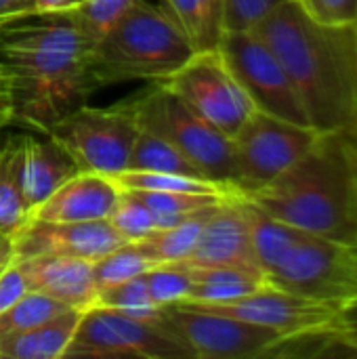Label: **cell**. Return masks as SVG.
Returning a JSON list of instances; mask_svg holds the SVG:
<instances>
[{
  "mask_svg": "<svg viewBox=\"0 0 357 359\" xmlns=\"http://www.w3.org/2000/svg\"><path fill=\"white\" fill-rule=\"evenodd\" d=\"M196 50L219 48L225 34L223 0H160Z\"/></svg>",
  "mask_w": 357,
  "mask_h": 359,
  "instance_id": "obj_21",
  "label": "cell"
},
{
  "mask_svg": "<svg viewBox=\"0 0 357 359\" xmlns=\"http://www.w3.org/2000/svg\"><path fill=\"white\" fill-rule=\"evenodd\" d=\"M128 103L141 126L158 133L175 145L206 179L236 189L234 141L225 133L196 116L158 82H154L143 95L128 99Z\"/></svg>",
  "mask_w": 357,
  "mask_h": 359,
  "instance_id": "obj_5",
  "label": "cell"
},
{
  "mask_svg": "<svg viewBox=\"0 0 357 359\" xmlns=\"http://www.w3.org/2000/svg\"><path fill=\"white\" fill-rule=\"evenodd\" d=\"M36 15L34 0H0V29Z\"/></svg>",
  "mask_w": 357,
  "mask_h": 359,
  "instance_id": "obj_35",
  "label": "cell"
},
{
  "mask_svg": "<svg viewBox=\"0 0 357 359\" xmlns=\"http://www.w3.org/2000/svg\"><path fill=\"white\" fill-rule=\"evenodd\" d=\"M15 76L11 72V67L0 61V105H8L15 109Z\"/></svg>",
  "mask_w": 357,
  "mask_h": 359,
  "instance_id": "obj_37",
  "label": "cell"
},
{
  "mask_svg": "<svg viewBox=\"0 0 357 359\" xmlns=\"http://www.w3.org/2000/svg\"><path fill=\"white\" fill-rule=\"evenodd\" d=\"M86 0H34L38 15H65L76 11Z\"/></svg>",
  "mask_w": 357,
  "mask_h": 359,
  "instance_id": "obj_36",
  "label": "cell"
},
{
  "mask_svg": "<svg viewBox=\"0 0 357 359\" xmlns=\"http://www.w3.org/2000/svg\"><path fill=\"white\" fill-rule=\"evenodd\" d=\"M145 284L151 299L166 307L189 299L194 278L189 265L185 263H158L145 271Z\"/></svg>",
  "mask_w": 357,
  "mask_h": 359,
  "instance_id": "obj_29",
  "label": "cell"
},
{
  "mask_svg": "<svg viewBox=\"0 0 357 359\" xmlns=\"http://www.w3.org/2000/svg\"><path fill=\"white\" fill-rule=\"evenodd\" d=\"M339 326H341L343 334L347 337V341L357 349V305H349V307L341 309Z\"/></svg>",
  "mask_w": 357,
  "mask_h": 359,
  "instance_id": "obj_38",
  "label": "cell"
},
{
  "mask_svg": "<svg viewBox=\"0 0 357 359\" xmlns=\"http://www.w3.org/2000/svg\"><path fill=\"white\" fill-rule=\"evenodd\" d=\"M320 130L255 109L234 141L236 189L246 196L297 164L316 143Z\"/></svg>",
  "mask_w": 357,
  "mask_h": 359,
  "instance_id": "obj_9",
  "label": "cell"
},
{
  "mask_svg": "<svg viewBox=\"0 0 357 359\" xmlns=\"http://www.w3.org/2000/svg\"><path fill=\"white\" fill-rule=\"evenodd\" d=\"M32 212L21 187V135L0 141V233L15 236Z\"/></svg>",
  "mask_w": 357,
  "mask_h": 359,
  "instance_id": "obj_20",
  "label": "cell"
},
{
  "mask_svg": "<svg viewBox=\"0 0 357 359\" xmlns=\"http://www.w3.org/2000/svg\"><path fill=\"white\" fill-rule=\"evenodd\" d=\"M244 198L290 227L357 246V128L320 133L297 164Z\"/></svg>",
  "mask_w": 357,
  "mask_h": 359,
  "instance_id": "obj_3",
  "label": "cell"
},
{
  "mask_svg": "<svg viewBox=\"0 0 357 359\" xmlns=\"http://www.w3.org/2000/svg\"><path fill=\"white\" fill-rule=\"evenodd\" d=\"M126 240L109 225V221L84 223H50L29 217V221L13 236L15 259L36 257H76L97 261Z\"/></svg>",
  "mask_w": 357,
  "mask_h": 359,
  "instance_id": "obj_13",
  "label": "cell"
},
{
  "mask_svg": "<svg viewBox=\"0 0 357 359\" xmlns=\"http://www.w3.org/2000/svg\"><path fill=\"white\" fill-rule=\"evenodd\" d=\"M133 2L135 0H86L76 11L65 15L76 21V25L95 46L107 34V29L130 8Z\"/></svg>",
  "mask_w": 357,
  "mask_h": 359,
  "instance_id": "obj_30",
  "label": "cell"
},
{
  "mask_svg": "<svg viewBox=\"0 0 357 359\" xmlns=\"http://www.w3.org/2000/svg\"><path fill=\"white\" fill-rule=\"evenodd\" d=\"M158 84L229 139L257 109L219 48L196 50L173 76Z\"/></svg>",
  "mask_w": 357,
  "mask_h": 359,
  "instance_id": "obj_7",
  "label": "cell"
},
{
  "mask_svg": "<svg viewBox=\"0 0 357 359\" xmlns=\"http://www.w3.org/2000/svg\"><path fill=\"white\" fill-rule=\"evenodd\" d=\"M139 120L128 101L114 107H80L48 124L44 135L61 145L84 172L114 177L128 166Z\"/></svg>",
  "mask_w": 357,
  "mask_h": 359,
  "instance_id": "obj_6",
  "label": "cell"
},
{
  "mask_svg": "<svg viewBox=\"0 0 357 359\" xmlns=\"http://www.w3.org/2000/svg\"><path fill=\"white\" fill-rule=\"evenodd\" d=\"M15 118V109L8 105H0V128H4L6 124H13Z\"/></svg>",
  "mask_w": 357,
  "mask_h": 359,
  "instance_id": "obj_40",
  "label": "cell"
},
{
  "mask_svg": "<svg viewBox=\"0 0 357 359\" xmlns=\"http://www.w3.org/2000/svg\"><path fill=\"white\" fill-rule=\"evenodd\" d=\"M252 29L284 65L316 130L357 128V34L353 23H320L297 0H286Z\"/></svg>",
  "mask_w": 357,
  "mask_h": 359,
  "instance_id": "obj_1",
  "label": "cell"
},
{
  "mask_svg": "<svg viewBox=\"0 0 357 359\" xmlns=\"http://www.w3.org/2000/svg\"><path fill=\"white\" fill-rule=\"evenodd\" d=\"M19 261L29 290L48 294L78 311L97 305L99 288L93 276V261L76 257H36Z\"/></svg>",
  "mask_w": 357,
  "mask_h": 359,
  "instance_id": "obj_16",
  "label": "cell"
},
{
  "mask_svg": "<svg viewBox=\"0 0 357 359\" xmlns=\"http://www.w3.org/2000/svg\"><path fill=\"white\" fill-rule=\"evenodd\" d=\"M189 267H242L263 271L250 231V217L244 196L225 198L206 219L198 244L189 259Z\"/></svg>",
  "mask_w": 357,
  "mask_h": 359,
  "instance_id": "obj_14",
  "label": "cell"
},
{
  "mask_svg": "<svg viewBox=\"0 0 357 359\" xmlns=\"http://www.w3.org/2000/svg\"><path fill=\"white\" fill-rule=\"evenodd\" d=\"M120 194L122 189L112 177L80 170L57 187L32 217L50 223L107 221Z\"/></svg>",
  "mask_w": 357,
  "mask_h": 359,
  "instance_id": "obj_15",
  "label": "cell"
},
{
  "mask_svg": "<svg viewBox=\"0 0 357 359\" xmlns=\"http://www.w3.org/2000/svg\"><path fill=\"white\" fill-rule=\"evenodd\" d=\"M353 25H356V34H357V19H356V23H353Z\"/></svg>",
  "mask_w": 357,
  "mask_h": 359,
  "instance_id": "obj_41",
  "label": "cell"
},
{
  "mask_svg": "<svg viewBox=\"0 0 357 359\" xmlns=\"http://www.w3.org/2000/svg\"><path fill=\"white\" fill-rule=\"evenodd\" d=\"M27 290H29V286H27L23 265L19 259H13L0 271V313L6 311L11 305H15Z\"/></svg>",
  "mask_w": 357,
  "mask_h": 359,
  "instance_id": "obj_34",
  "label": "cell"
},
{
  "mask_svg": "<svg viewBox=\"0 0 357 359\" xmlns=\"http://www.w3.org/2000/svg\"><path fill=\"white\" fill-rule=\"evenodd\" d=\"M0 130H2V128H0Z\"/></svg>",
  "mask_w": 357,
  "mask_h": 359,
  "instance_id": "obj_42",
  "label": "cell"
},
{
  "mask_svg": "<svg viewBox=\"0 0 357 359\" xmlns=\"http://www.w3.org/2000/svg\"><path fill=\"white\" fill-rule=\"evenodd\" d=\"M78 358L194 359L160 322L137 320L101 305L80 316L78 328L63 355V359Z\"/></svg>",
  "mask_w": 357,
  "mask_h": 359,
  "instance_id": "obj_8",
  "label": "cell"
},
{
  "mask_svg": "<svg viewBox=\"0 0 357 359\" xmlns=\"http://www.w3.org/2000/svg\"><path fill=\"white\" fill-rule=\"evenodd\" d=\"M194 278V288L183 303H227L246 297L255 290L269 286L263 271L242 269V267H189Z\"/></svg>",
  "mask_w": 357,
  "mask_h": 359,
  "instance_id": "obj_19",
  "label": "cell"
},
{
  "mask_svg": "<svg viewBox=\"0 0 357 359\" xmlns=\"http://www.w3.org/2000/svg\"><path fill=\"white\" fill-rule=\"evenodd\" d=\"M196 48L162 4L135 0L93 46L90 69L97 86L122 82H162Z\"/></svg>",
  "mask_w": 357,
  "mask_h": 359,
  "instance_id": "obj_4",
  "label": "cell"
},
{
  "mask_svg": "<svg viewBox=\"0 0 357 359\" xmlns=\"http://www.w3.org/2000/svg\"><path fill=\"white\" fill-rule=\"evenodd\" d=\"M149 267H154V261L145 255V250L137 242H124L93 263V276L97 288L103 290L143 276Z\"/></svg>",
  "mask_w": 357,
  "mask_h": 359,
  "instance_id": "obj_27",
  "label": "cell"
},
{
  "mask_svg": "<svg viewBox=\"0 0 357 359\" xmlns=\"http://www.w3.org/2000/svg\"><path fill=\"white\" fill-rule=\"evenodd\" d=\"M72 307L63 305L61 301L42 294L38 290H27L15 305H11L6 311L0 313V341L25 332Z\"/></svg>",
  "mask_w": 357,
  "mask_h": 359,
  "instance_id": "obj_26",
  "label": "cell"
},
{
  "mask_svg": "<svg viewBox=\"0 0 357 359\" xmlns=\"http://www.w3.org/2000/svg\"><path fill=\"white\" fill-rule=\"evenodd\" d=\"M189 305H196L206 311L231 316L250 324H259L278 330L282 334H295L311 328L332 326L339 324V316H341L339 305L303 297L297 292H288L271 284L227 303H215V305L189 303Z\"/></svg>",
  "mask_w": 357,
  "mask_h": 359,
  "instance_id": "obj_12",
  "label": "cell"
},
{
  "mask_svg": "<svg viewBox=\"0 0 357 359\" xmlns=\"http://www.w3.org/2000/svg\"><path fill=\"white\" fill-rule=\"evenodd\" d=\"M76 172H80L76 162L53 139L21 135V187L29 212Z\"/></svg>",
  "mask_w": 357,
  "mask_h": 359,
  "instance_id": "obj_17",
  "label": "cell"
},
{
  "mask_svg": "<svg viewBox=\"0 0 357 359\" xmlns=\"http://www.w3.org/2000/svg\"><path fill=\"white\" fill-rule=\"evenodd\" d=\"M126 170H154V172H177L206 179L175 145H170L158 133L139 124L137 139L133 143ZM210 181V179H208Z\"/></svg>",
  "mask_w": 357,
  "mask_h": 359,
  "instance_id": "obj_22",
  "label": "cell"
},
{
  "mask_svg": "<svg viewBox=\"0 0 357 359\" xmlns=\"http://www.w3.org/2000/svg\"><path fill=\"white\" fill-rule=\"evenodd\" d=\"M303 11L328 25H349L357 19V0H297Z\"/></svg>",
  "mask_w": 357,
  "mask_h": 359,
  "instance_id": "obj_33",
  "label": "cell"
},
{
  "mask_svg": "<svg viewBox=\"0 0 357 359\" xmlns=\"http://www.w3.org/2000/svg\"><path fill=\"white\" fill-rule=\"evenodd\" d=\"M93 44L69 15H36L0 29V61L15 76V118L44 133L99 88Z\"/></svg>",
  "mask_w": 357,
  "mask_h": 359,
  "instance_id": "obj_2",
  "label": "cell"
},
{
  "mask_svg": "<svg viewBox=\"0 0 357 359\" xmlns=\"http://www.w3.org/2000/svg\"><path fill=\"white\" fill-rule=\"evenodd\" d=\"M215 208L200 212V215H196V217H191L179 225L154 229L149 236L137 240V244L145 250V255L154 261V265H158V263H185L198 244V238L202 233V227H204L208 215Z\"/></svg>",
  "mask_w": 357,
  "mask_h": 359,
  "instance_id": "obj_23",
  "label": "cell"
},
{
  "mask_svg": "<svg viewBox=\"0 0 357 359\" xmlns=\"http://www.w3.org/2000/svg\"><path fill=\"white\" fill-rule=\"evenodd\" d=\"M120 189L135 191H183V194H215V196H236V189L223 187L215 181L177 172H154V170H122L112 177Z\"/></svg>",
  "mask_w": 357,
  "mask_h": 359,
  "instance_id": "obj_25",
  "label": "cell"
},
{
  "mask_svg": "<svg viewBox=\"0 0 357 359\" xmlns=\"http://www.w3.org/2000/svg\"><path fill=\"white\" fill-rule=\"evenodd\" d=\"M15 259V250H13V238L0 233V271Z\"/></svg>",
  "mask_w": 357,
  "mask_h": 359,
  "instance_id": "obj_39",
  "label": "cell"
},
{
  "mask_svg": "<svg viewBox=\"0 0 357 359\" xmlns=\"http://www.w3.org/2000/svg\"><path fill=\"white\" fill-rule=\"evenodd\" d=\"M219 50L259 111L311 126L284 65L255 29L225 32Z\"/></svg>",
  "mask_w": 357,
  "mask_h": 359,
  "instance_id": "obj_11",
  "label": "cell"
},
{
  "mask_svg": "<svg viewBox=\"0 0 357 359\" xmlns=\"http://www.w3.org/2000/svg\"><path fill=\"white\" fill-rule=\"evenodd\" d=\"M160 324L194 359L263 358V353L284 337L278 330L206 311L189 303L166 305Z\"/></svg>",
  "mask_w": 357,
  "mask_h": 359,
  "instance_id": "obj_10",
  "label": "cell"
},
{
  "mask_svg": "<svg viewBox=\"0 0 357 359\" xmlns=\"http://www.w3.org/2000/svg\"><path fill=\"white\" fill-rule=\"evenodd\" d=\"M286 0H223L225 32L252 29L261 19L276 11Z\"/></svg>",
  "mask_w": 357,
  "mask_h": 359,
  "instance_id": "obj_32",
  "label": "cell"
},
{
  "mask_svg": "<svg viewBox=\"0 0 357 359\" xmlns=\"http://www.w3.org/2000/svg\"><path fill=\"white\" fill-rule=\"evenodd\" d=\"M97 305L116 309L120 313H126L137 320H147V322H160L164 307L158 305L145 284V273L137 276L133 280H126L122 284L109 286L99 290Z\"/></svg>",
  "mask_w": 357,
  "mask_h": 359,
  "instance_id": "obj_28",
  "label": "cell"
},
{
  "mask_svg": "<svg viewBox=\"0 0 357 359\" xmlns=\"http://www.w3.org/2000/svg\"><path fill=\"white\" fill-rule=\"evenodd\" d=\"M82 311L67 309L25 332L0 341V359H63Z\"/></svg>",
  "mask_w": 357,
  "mask_h": 359,
  "instance_id": "obj_18",
  "label": "cell"
},
{
  "mask_svg": "<svg viewBox=\"0 0 357 359\" xmlns=\"http://www.w3.org/2000/svg\"><path fill=\"white\" fill-rule=\"evenodd\" d=\"M107 221L126 242H137L156 229L154 215L149 212L145 202L128 189H122L118 204L114 206Z\"/></svg>",
  "mask_w": 357,
  "mask_h": 359,
  "instance_id": "obj_31",
  "label": "cell"
},
{
  "mask_svg": "<svg viewBox=\"0 0 357 359\" xmlns=\"http://www.w3.org/2000/svg\"><path fill=\"white\" fill-rule=\"evenodd\" d=\"M128 191L137 194L145 202V206L154 215L156 229L179 225V223H183V221H187L200 212L215 208L225 198H231V196L183 194V191H135V189H128ZM236 196H240V194H236Z\"/></svg>",
  "mask_w": 357,
  "mask_h": 359,
  "instance_id": "obj_24",
  "label": "cell"
}]
</instances>
